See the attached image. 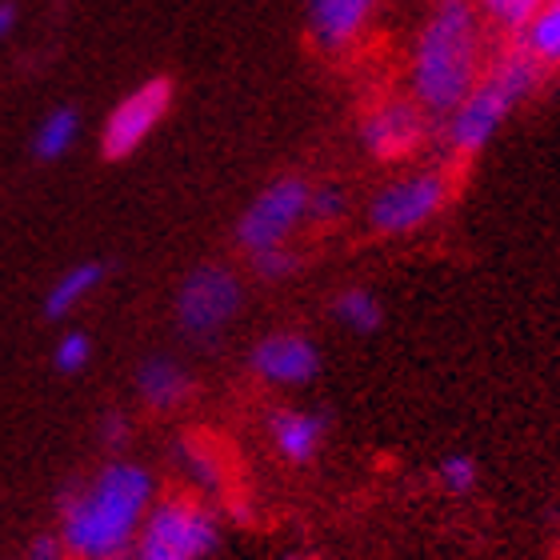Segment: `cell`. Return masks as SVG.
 Segmentation results:
<instances>
[{
	"mask_svg": "<svg viewBox=\"0 0 560 560\" xmlns=\"http://www.w3.org/2000/svg\"><path fill=\"white\" fill-rule=\"evenodd\" d=\"M152 509L149 468L117 460L105 465L84 489L65 501L60 513V549L72 560L125 557L140 521Z\"/></svg>",
	"mask_w": 560,
	"mask_h": 560,
	"instance_id": "6da1fadb",
	"label": "cell"
},
{
	"mask_svg": "<svg viewBox=\"0 0 560 560\" xmlns=\"http://www.w3.org/2000/svg\"><path fill=\"white\" fill-rule=\"evenodd\" d=\"M480 12L472 0H436L412 45V101L424 117H448L485 72Z\"/></svg>",
	"mask_w": 560,
	"mask_h": 560,
	"instance_id": "7a4b0ae2",
	"label": "cell"
},
{
	"mask_svg": "<svg viewBox=\"0 0 560 560\" xmlns=\"http://www.w3.org/2000/svg\"><path fill=\"white\" fill-rule=\"evenodd\" d=\"M540 72L545 69L521 45H513L492 65H485L480 81L472 84V93L444 117V144L456 156H477L501 132L504 120L513 117V108L537 89Z\"/></svg>",
	"mask_w": 560,
	"mask_h": 560,
	"instance_id": "3957f363",
	"label": "cell"
},
{
	"mask_svg": "<svg viewBox=\"0 0 560 560\" xmlns=\"http://www.w3.org/2000/svg\"><path fill=\"white\" fill-rule=\"evenodd\" d=\"M217 516L192 497H164L140 521L129 560H205L217 549Z\"/></svg>",
	"mask_w": 560,
	"mask_h": 560,
	"instance_id": "277c9868",
	"label": "cell"
},
{
	"mask_svg": "<svg viewBox=\"0 0 560 560\" xmlns=\"http://www.w3.org/2000/svg\"><path fill=\"white\" fill-rule=\"evenodd\" d=\"M448 192L453 188H448V176L441 168L405 173L397 180H388L385 188H376V197L369 200V224L381 236H409L441 217Z\"/></svg>",
	"mask_w": 560,
	"mask_h": 560,
	"instance_id": "5b68a950",
	"label": "cell"
},
{
	"mask_svg": "<svg viewBox=\"0 0 560 560\" xmlns=\"http://www.w3.org/2000/svg\"><path fill=\"white\" fill-rule=\"evenodd\" d=\"M308 192H313V185L301 180V176H280V180H272L245 209L241 224H236L241 248H248L253 257L269 253V248H284V241L308 221Z\"/></svg>",
	"mask_w": 560,
	"mask_h": 560,
	"instance_id": "8992f818",
	"label": "cell"
},
{
	"mask_svg": "<svg viewBox=\"0 0 560 560\" xmlns=\"http://www.w3.org/2000/svg\"><path fill=\"white\" fill-rule=\"evenodd\" d=\"M241 280L224 265H200L185 277L176 292V320L188 337H217L236 313H241Z\"/></svg>",
	"mask_w": 560,
	"mask_h": 560,
	"instance_id": "52a82bcc",
	"label": "cell"
},
{
	"mask_svg": "<svg viewBox=\"0 0 560 560\" xmlns=\"http://www.w3.org/2000/svg\"><path fill=\"white\" fill-rule=\"evenodd\" d=\"M429 140V117L420 113L417 101H405V96H393V101H381L376 108H369L361 120V144L364 152L381 164H400L417 156Z\"/></svg>",
	"mask_w": 560,
	"mask_h": 560,
	"instance_id": "ba28073f",
	"label": "cell"
},
{
	"mask_svg": "<svg viewBox=\"0 0 560 560\" xmlns=\"http://www.w3.org/2000/svg\"><path fill=\"white\" fill-rule=\"evenodd\" d=\"M168 105H173V84L164 81V77L140 84L137 93L125 96V101L113 108L105 132H101V149H105L108 161H120V156L137 152L140 144L152 137L156 120L168 113Z\"/></svg>",
	"mask_w": 560,
	"mask_h": 560,
	"instance_id": "9c48e42d",
	"label": "cell"
},
{
	"mask_svg": "<svg viewBox=\"0 0 560 560\" xmlns=\"http://www.w3.org/2000/svg\"><path fill=\"white\" fill-rule=\"evenodd\" d=\"M253 369H257V376L269 381V385L296 388V385H308V381L320 373V352H316L313 340L301 337V332H269V337L253 349Z\"/></svg>",
	"mask_w": 560,
	"mask_h": 560,
	"instance_id": "30bf717a",
	"label": "cell"
},
{
	"mask_svg": "<svg viewBox=\"0 0 560 560\" xmlns=\"http://www.w3.org/2000/svg\"><path fill=\"white\" fill-rule=\"evenodd\" d=\"M376 0H308V33L325 52L349 48L369 28Z\"/></svg>",
	"mask_w": 560,
	"mask_h": 560,
	"instance_id": "8fae6325",
	"label": "cell"
},
{
	"mask_svg": "<svg viewBox=\"0 0 560 560\" xmlns=\"http://www.w3.org/2000/svg\"><path fill=\"white\" fill-rule=\"evenodd\" d=\"M269 436H272V448L289 465H308L320 453V441H325V417L304 409H280L269 420Z\"/></svg>",
	"mask_w": 560,
	"mask_h": 560,
	"instance_id": "7c38bea8",
	"label": "cell"
},
{
	"mask_svg": "<svg viewBox=\"0 0 560 560\" xmlns=\"http://www.w3.org/2000/svg\"><path fill=\"white\" fill-rule=\"evenodd\" d=\"M137 388L144 405H152V409H176L192 393V381H188V373L176 361L156 357V361H149L137 373Z\"/></svg>",
	"mask_w": 560,
	"mask_h": 560,
	"instance_id": "4fadbf2b",
	"label": "cell"
},
{
	"mask_svg": "<svg viewBox=\"0 0 560 560\" xmlns=\"http://www.w3.org/2000/svg\"><path fill=\"white\" fill-rule=\"evenodd\" d=\"M516 45L537 60L540 69H560V0H545L540 12L525 24Z\"/></svg>",
	"mask_w": 560,
	"mask_h": 560,
	"instance_id": "5bb4252c",
	"label": "cell"
},
{
	"mask_svg": "<svg viewBox=\"0 0 560 560\" xmlns=\"http://www.w3.org/2000/svg\"><path fill=\"white\" fill-rule=\"evenodd\" d=\"M101 277H105V269L101 265H77V269H69L65 277L48 289L45 296V313L52 316V320H60V316H69L77 304L89 296V292L101 284Z\"/></svg>",
	"mask_w": 560,
	"mask_h": 560,
	"instance_id": "9a60e30c",
	"label": "cell"
},
{
	"mask_svg": "<svg viewBox=\"0 0 560 560\" xmlns=\"http://www.w3.org/2000/svg\"><path fill=\"white\" fill-rule=\"evenodd\" d=\"M77 132H81V117H77L72 108L48 113V117L40 120V129H36V140H33L36 156H40V161H57V156H65V152L72 149Z\"/></svg>",
	"mask_w": 560,
	"mask_h": 560,
	"instance_id": "2e32d148",
	"label": "cell"
},
{
	"mask_svg": "<svg viewBox=\"0 0 560 560\" xmlns=\"http://www.w3.org/2000/svg\"><path fill=\"white\" fill-rule=\"evenodd\" d=\"M332 313L345 328L352 332H376V328L385 325V313H381V301H376L369 289H345L332 301Z\"/></svg>",
	"mask_w": 560,
	"mask_h": 560,
	"instance_id": "e0dca14e",
	"label": "cell"
},
{
	"mask_svg": "<svg viewBox=\"0 0 560 560\" xmlns=\"http://www.w3.org/2000/svg\"><path fill=\"white\" fill-rule=\"evenodd\" d=\"M472 4H477V12H485L492 24H501V28L521 36L525 33V24L537 16L545 0H472Z\"/></svg>",
	"mask_w": 560,
	"mask_h": 560,
	"instance_id": "ac0fdd59",
	"label": "cell"
},
{
	"mask_svg": "<svg viewBox=\"0 0 560 560\" xmlns=\"http://www.w3.org/2000/svg\"><path fill=\"white\" fill-rule=\"evenodd\" d=\"M441 485L448 492H456V497H465V492H472L477 489V480H480V468H477V460L472 456H465V453H453V456H444L441 460Z\"/></svg>",
	"mask_w": 560,
	"mask_h": 560,
	"instance_id": "d6986e66",
	"label": "cell"
},
{
	"mask_svg": "<svg viewBox=\"0 0 560 560\" xmlns=\"http://www.w3.org/2000/svg\"><path fill=\"white\" fill-rule=\"evenodd\" d=\"M345 212H349V197H345L337 185H316L313 192H308V221L332 224V221H340Z\"/></svg>",
	"mask_w": 560,
	"mask_h": 560,
	"instance_id": "ffe728a7",
	"label": "cell"
},
{
	"mask_svg": "<svg viewBox=\"0 0 560 560\" xmlns=\"http://www.w3.org/2000/svg\"><path fill=\"white\" fill-rule=\"evenodd\" d=\"M89 352H93L89 337H84V332H69V337L57 345V357H52V361H57L60 373L72 376V373H81L84 364H89Z\"/></svg>",
	"mask_w": 560,
	"mask_h": 560,
	"instance_id": "44dd1931",
	"label": "cell"
},
{
	"mask_svg": "<svg viewBox=\"0 0 560 560\" xmlns=\"http://www.w3.org/2000/svg\"><path fill=\"white\" fill-rule=\"evenodd\" d=\"M253 265H257V272L265 280H284L301 269V257H296L292 248H269V253H257Z\"/></svg>",
	"mask_w": 560,
	"mask_h": 560,
	"instance_id": "7402d4cb",
	"label": "cell"
},
{
	"mask_svg": "<svg viewBox=\"0 0 560 560\" xmlns=\"http://www.w3.org/2000/svg\"><path fill=\"white\" fill-rule=\"evenodd\" d=\"M16 28V4L12 0H0V36H9Z\"/></svg>",
	"mask_w": 560,
	"mask_h": 560,
	"instance_id": "603a6c76",
	"label": "cell"
},
{
	"mask_svg": "<svg viewBox=\"0 0 560 560\" xmlns=\"http://www.w3.org/2000/svg\"><path fill=\"white\" fill-rule=\"evenodd\" d=\"M52 560H69V557H52Z\"/></svg>",
	"mask_w": 560,
	"mask_h": 560,
	"instance_id": "cb8c5ba5",
	"label": "cell"
}]
</instances>
